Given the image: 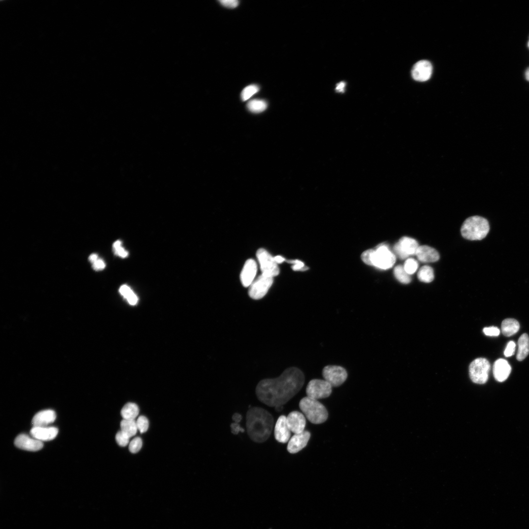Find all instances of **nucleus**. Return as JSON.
I'll use <instances>...</instances> for the list:
<instances>
[{
    "label": "nucleus",
    "instance_id": "f257e3e1",
    "mask_svg": "<svg viewBox=\"0 0 529 529\" xmlns=\"http://www.w3.org/2000/svg\"><path fill=\"white\" fill-rule=\"evenodd\" d=\"M304 382L303 372L297 367H291L277 378L261 380L255 392L258 400L267 406H283L300 390Z\"/></svg>",
    "mask_w": 529,
    "mask_h": 529
},
{
    "label": "nucleus",
    "instance_id": "f03ea898",
    "mask_svg": "<svg viewBox=\"0 0 529 529\" xmlns=\"http://www.w3.org/2000/svg\"><path fill=\"white\" fill-rule=\"evenodd\" d=\"M274 427L272 415L258 407L249 408L246 414V427L249 438L256 443H263L270 437Z\"/></svg>",
    "mask_w": 529,
    "mask_h": 529
},
{
    "label": "nucleus",
    "instance_id": "7ed1b4c3",
    "mask_svg": "<svg viewBox=\"0 0 529 529\" xmlns=\"http://www.w3.org/2000/svg\"><path fill=\"white\" fill-rule=\"evenodd\" d=\"M489 231L488 221L485 218L476 216L467 218L461 228V233L465 239L475 240L484 238Z\"/></svg>",
    "mask_w": 529,
    "mask_h": 529
},
{
    "label": "nucleus",
    "instance_id": "20e7f679",
    "mask_svg": "<svg viewBox=\"0 0 529 529\" xmlns=\"http://www.w3.org/2000/svg\"><path fill=\"white\" fill-rule=\"evenodd\" d=\"M299 406L306 418L313 424L322 423L328 418L326 408L317 400L306 396L300 400Z\"/></svg>",
    "mask_w": 529,
    "mask_h": 529
},
{
    "label": "nucleus",
    "instance_id": "39448f33",
    "mask_svg": "<svg viewBox=\"0 0 529 529\" xmlns=\"http://www.w3.org/2000/svg\"><path fill=\"white\" fill-rule=\"evenodd\" d=\"M372 265L379 268L387 269L394 264L396 258L388 247L385 244L380 245L373 250L371 258Z\"/></svg>",
    "mask_w": 529,
    "mask_h": 529
},
{
    "label": "nucleus",
    "instance_id": "423d86ee",
    "mask_svg": "<svg viewBox=\"0 0 529 529\" xmlns=\"http://www.w3.org/2000/svg\"><path fill=\"white\" fill-rule=\"evenodd\" d=\"M490 364L488 361L483 358L474 360L469 367V376L472 381L476 384H483L488 379Z\"/></svg>",
    "mask_w": 529,
    "mask_h": 529
},
{
    "label": "nucleus",
    "instance_id": "0eeeda50",
    "mask_svg": "<svg viewBox=\"0 0 529 529\" xmlns=\"http://www.w3.org/2000/svg\"><path fill=\"white\" fill-rule=\"evenodd\" d=\"M256 256L263 274L273 278L279 274L278 264L275 262L274 257L267 250L260 248L257 251Z\"/></svg>",
    "mask_w": 529,
    "mask_h": 529
},
{
    "label": "nucleus",
    "instance_id": "6e6552de",
    "mask_svg": "<svg viewBox=\"0 0 529 529\" xmlns=\"http://www.w3.org/2000/svg\"><path fill=\"white\" fill-rule=\"evenodd\" d=\"M332 391V386L328 382L316 379L309 382L306 390L307 396L315 400L329 397Z\"/></svg>",
    "mask_w": 529,
    "mask_h": 529
},
{
    "label": "nucleus",
    "instance_id": "1a4fd4ad",
    "mask_svg": "<svg viewBox=\"0 0 529 529\" xmlns=\"http://www.w3.org/2000/svg\"><path fill=\"white\" fill-rule=\"evenodd\" d=\"M273 282V277L262 274L249 287V296L255 300L263 298L272 286Z\"/></svg>",
    "mask_w": 529,
    "mask_h": 529
},
{
    "label": "nucleus",
    "instance_id": "9d476101",
    "mask_svg": "<svg viewBox=\"0 0 529 529\" xmlns=\"http://www.w3.org/2000/svg\"><path fill=\"white\" fill-rule=\"evenodd\" d=\"M322 375L325 381L332 387L341 385L347 379L348 374L346 369L342 366L328 365L322 370Z\"/></svg>",
    "mask_w": 529,
    "mask_h": 529
},
{
    "label": "nucleus",
    "instance_id": "9b49d317",
    "mask_svg": "<svg viewBox=\"0 0 529 529\" xmlns=\"http://www.w3.org/2000/svg\"><path fill=\"white\" fill-rule=\"evenodd\" d=\"M418 247V243L415 240L403 237L394 245V250L399 258L405 259L409 255H415Z\"/></svg>",
    "mask_w": 529,
    "mask_h": 529
},
{
    "label": "nucleus",
    "instance_id": "f8f14e48",
    "mask_svg": "<svg viewBox=\"0 0 529 529\" xmlns=\"http://www.w3.org/2000/svg\"><path fill=\"white\" fill-rule=\"evenodd\" d=\"M433 67L431 63L427 60H421L416 63L411 70L413 78L418 81L424 82L431 76Z\"/></svg>",
    "mask_w": 529,
    "mask_h": 529
},
{
    "label": "nucleus",
    "instance_id": "ddd939ff",
    "mask_svg": "<svg viewBox=\"0 0 529 529\" xmlns=\"http://www.w3.org/2000/svg\"><path fill=\"white\" fill-rule=\"evenodd\" d=\"M274 434L275 439L280 443H286L289 441L291 431L287 424V416L282 415L278 417L275 424Z\"/></svg>",
    "mask_w": 529,
    "mask_h": 529
},
{
    "label": "nucleus",
    "instance_id": "4468645a",
    "mask_svg": "<svg viewBox=\"0 0 529 529\" xmlns=\"http://www.w3.org/2000/svg\"><path fill=\"white\" fill-rule=\"evenodd\" d=\"M311 434L308 431L295 433L290 437L287 445V450L291 454L299 452L306 446L310 439Z\"/></svg>",
    "mask_w": 529,
    "mask_h": 529
},
{
    "label": "nucleus",
    "instance_id": "2eb2a0df",
    "mask_svg": "<svg viewBox=\"0 0 529 529\" xmlns=\"http://www.w3.org/2000/svg\"><path fill=\"white\" fill-rule=\"evenodd\" d=\"M14 444L18 448L29 451H37L43 447V442L25 434L18 435L15 439Z\"/></svg>",
    "mask_w": 529,
    "mask_h": 529
},
{
    "label": "nucleus",
    "instance_id": "dca6fc26",
    "mask_svg": "<svg viewBox=\"0 0 529 529\" xmlns=\"http://www.w3.org/2000/svg\"><path fill=\"white\" fill-rule=\"evenodd\" d=\"M287 422L291 432L294 434L305 431L306 418L304 414L299 411L290 412L287 416Z\"/></svg>",
    "mask_w": 529,
    "mask_h": 529
},
{
    "label": "nucleus",
    "instance_id": "f3484780",
    "mask_svg": "<svg viewBox=\"0 0 529 529\" xmlns=\"http://www.w3.org/2000/svg\"><path fill=\"white\" fill-rule=\"evenodd\" d=\"M257 271L256 262L252 259L247 260L243 267L240 275V279L244 287H249L256 276Z\"/></svg>",
    "mask_w": 529,
    "mask_h": 529
},
{
    "label": "nucleus",
    "instance_id": "a211bd4d",
    "mask_svg": "<svg viewBox=\"0 0 529 529\" xmlns=\"http://www.w3.org/2000/svg\"><path fill=\"white\" fill-rule=\"evenodd\" d=\"M58 433L57 428L53 427H33L30 430L31 435L34 438L43 441L53 439Z\"/></svg>",
    "mask_w": 529,
    "mask_h": 529
},
{
    "label": "nucleus",
    "instance_id": "6ab92c4d",
    "mask_svg": "<svg viewBox=\"0 0 529 529\" xmlns=\"http://www.w3.org/2000/svg\"><path fill=\"white\" fill-rule=\"evenodd\" d=\"M511 370V368L507 361L503 359H499L495 361L493 365V375L495 379L498 382H502L507 379Z\"/></svg>",
    "mask_w": 529,
    "mask_h": 529
},
{
    "label": "nucleus",
    "instance_id": "aec40b11",
    "mask_svg": "<svg viewBox=\"0 0 529 529\" xmlns=\"http://www.w3.org/2000/svg\"><path fill=\"white\" fill-rule=\"evenodd\" d=\"M56 413L51 409H46L37 413L33 417V427H45L53 423L56 419Z\"/></svg>",
    "mask_w": 529,
    "mask_h": 529
},
{
    "label": "nucleus",
    "instance_id": "412c9836",
    "mask_svg": "<svg viewBox=\"0 0 529 529\" xmlns=\"http://www.w3.org/2000/svg\"><path fill=\"white\" fill-rule=\"evenodd\" d=\"M415 255L420 261L424 263L434 262L439 259L438 252L427 245L419 246Z\"/></svg>",
    "mask_w": 529,
    "mask_h": 529
},
{
    "label": "nucleus",
    "instance_id": "4be33fe9",
    "mask_svg": "<svg viewBox=\"0 0 529 529\" xmlns=\"http://www.w3.org/2000/svg\"><path fill=\"white\" fill-rule=\"evenodd\" d=\"M518 345L516 358L518 361H522L529 354V337L527 334L524 333L520 336L518 341Z\"/></svg>",
    "mask_w": 529,
    "mask_h": 529
},
{
    "label": "nucleus",
    "instance_id": "5701e85b",
    "mask_svg": "<svg viewBox=\"0 0 529 529\" xmlns=\"http://www.w3.org/2000/svg\"><path fill=\"white\" fill-rule=\"evenodd\" d=\"M519 328V322L513 318L505 319L503 321L501 325L502 332L506 337H510L516 334Z\"/></svg>",
    "mask_w": 529,
    "mask_h": 529
},
{
    "label": "nucleus",
    "instance_id": "b1692460",
    "mask_svg": "<svg viewBox=\"0 0 529 529\" xmlns=\"http://www.w3.org/2000/svg\"><path fill=\"white\" fill-rule=\"evenodd\" d=\"M139 409L137 405L133 403L126 404L121 410L123 419L134 420L139 414Z\"/></svg>",
    "mask_w": 529,
    "mask_h": 529
},
{
    "label": "nucleus",
    "instance_id": "393cba45",
    "mask_svg": "<svg viewBox=\"0 0 529 529\" xmlns=\"http://www.w3.org/2000/svg\"><path fill=\"white\" fill-rule=\"evenodd\" d=\"M121 431L128 437L135 435L137 431L136 422L134 420L123 419L120 422Z\"/></svg>",
    "mask_w": 529,
    "mask_h": 529
},
{
    "label": "nucleus",
    "instance_id": "a878e982",
    "mask_svg": "<svg viewBox=\"0 0 529 529\" xmlns=\"http://www.w3.org/2000/svg\"><path fill=\"white\" fill-rule=\"evenodd\" d=\"M418 279L423 282L430 283L434 279L433 269L429 265L421 267L417 274Z\"/></svg>",
    "mask_w": 529,
    "mask_h": 529
},
{
    "label": "nucleus",
    "instance_id": "bb28decb",
    "mask_svg": "<svg viewBox=\"0 0 529 529\" xmlns=\"http://www.w3.org/2000/svg\"><path fill=\"white\" fill-rule=\"evenodd\" d=\"M247 108L252 113H259L263 112L266 109L267 103L264 100L252 99L247 104Z\"/></svg>",
    "mask_w": 529,
    "mask_h": 529
},
{
    "label": "nucleus",
    "instance_id": "cd10ccee",
    "mask_svg": "<svg viewBox=\"0 0 529 529\" xmlns=\"http://www.w3.org/2000/svg\"><path fill=\"white\" fill-rule=\"evenodd\" d=\"M394 274L396 278L403 284H407L411 281L409 275L406 271L404 266L401 265L395 266L394 269Z\"/></svg>",
    "mask_w": 529,
    "mask_h": 529
},
{
    "label": "nucleus",
    "instance_id": "c85d7f7f",
    "mask_svg": "<svg viewBox=\"0 0 529 529\" xmlns=\"http://www.w3.org/2000/svg\"><path fill=\"white\" fill-rule=\"evenodd\" d=\"M119 290L121 294L126 298L131 305H134L136 304L138 298L129 287L126 285H123L120 287Z\"/></svg>",
    "mask_w": 529,
    "mask_h": 529
},
{
    "label": "nucleus",
    "instance_id": "c756f323",
    "mask_svg": "<svg viewBox=\"0 0 529 529\" xmlns=\"http://www.w3.org/2000/svg\"><path fill=\"white\" fill-rule=\"evenodd\" d=\"M259 91V87L256 85H250L245 87L241 93L242 101H246Z\"/></svg>",
    "mask_w": 529,
    "mask_h": 529
},
{
    "label": "nucleus",
    "instance_id": "7c9ffc66",
    "mask_svg": "<svg viewBox=\"0 0 529 529\" xmlns=\"http://www.w3.org/2000/svg\"><path fill=\"white\" fill-rule=\"evenodd\" d=\"M406 271L409 274H413L417 270L418 264L417 262L414 259H407L403 265Z\"/></svg>",
    "mask_w": 529,
    "mask_h": 529
},
{
    "label": "nucleus",
    "instance_id": "2f4dec72",
    "mask_svg": "<svg viewBox=\"0 0 529 529\" xmlns=\"http://www.w3.org/2000/svg\"><path fill=\"white\" fill-rule=\"evenodd\" d=\"M136 422L137 428L141 433H144L147 430L149 423L146 417L144 416H139Z\"/></svg>",
    "mask_w": 529,
    "mask_h": 529
},
{
    "label": "nucleus",
    "instance_id": "473e14b6",
    "mask_svg": "<svg viewBox=\"0 0 529 529\" xmlns=\"http://www.w3.org/2000/svg\"><path fill=\"white\" fill-rule=\"evenodd\" d=\"M142 446V440L139 437L133 439L129 443V450L132 453H136L140 451Z\"/></svg>",
    "mask_w": 529,
    "mask_h": 529
},
{
    "label": "nucleus",
    "instance_id": "72a5a7b5",
    "mask_svg": "<svg viewBox=\"0 0 529 529\" xmlns=\"http://www.w3.org/2000/svg\"><path fill=\"white\" fill-rule=\"evenodd\" d=\"M129 437L124 434L121 431L118 432L116 435V440L117 443L121 447L126 446L129 443Z\"/></svg>",
    "mask_w": 529,
    "mask_h": 529
},
{
    "label": "nucleus",
    "instance_id": "f704fd0d",
    "mask_svg": "<svg viewBox=\"0 0 529 529\" xmlns=\"http://www.w3.org/2000/svg\"><path fill=\"white\" fill-rule=\"evenodd\" d=\"M121 242L120 240H117L113 244V248L115 253L122 257L125 258L128 255V252L121 246Z\"/></svg>",
    "mask_w": 529,
    "mask_h": 529
},
{
    "label": "nucleus",
    "instance_id": "c9c22d12",
    "mask_svg": "<svg viewBox=\"0 0 529 529\" xmlns=\"http://www.w3.org/2000/svg\"><path fill=\"white\" fill-rule=\"evenodd\" d=\"M484 334L488 336H498L500 334V330L496 327H485L483 329Z\"/></svg>",
    "mask_w": 529,
    "mask_h": 529
},
{
    "label": "nucleus",
    "instance_id": "e433bc0d",
    "mask_svg": "<svg viewBox=\"0 0 529 529\" xmlns=\"http://www.w3.org/2000/svg\"><path fill=\"white\" fill-rule=\"evenodd\" d=\"M515 346L516 345L514 341H510L508 342L504 351L505 356L507 357L512 356L515 352Z\"/></svg>",
    "mask_w": 529,
    "mask_h": 529
},
{
    "label": "nucleus",
    "instance_id": "4c0bfd02",
    "mask_svg": "<svg viewBox=\"0 0 529 529\" xmlns=\"http://www.w3.org/2000/svg\"><path fill=\"white\" fill-rule=\"evenodd\" d=\"M223 6L231 8H234L239 5V1L237 0H220L218 1Z\"/></svg>",
    "mask_w": 529,
    "mask_h": 529
},
{
    "label": "nucleus",
    "instance_id": "58836bf2",
    "mask_svg": "<svg viewBox=\"0 0 529 529\" xmlns=\"http://www.w3.org/2000/svg\"><path fill=\"white\" fill-rule=\"evenodd\" d=\"M372 252L373 249H369L364 251L361 255L362 260L368 265H372L371 258Z\"/></svg>",
    "mask_w": 529,
    "mask_h": 529
},
{
    "label": "nucleus",
    "instance_id": "ea45409f",
    "mask_svg": "<svg viewBox=\"0 0 529 529\" xmlns=\"http://www.w3.org/2000/svg\"><path fill=\"white\" fill-rule=\"evenodd\" d=\"M288 262L293 264L291 268L293 270L298 271L304 269V263L298 260H289L288 261Z\"/></svg>",
    "mask_w": 529,
    "mask_h": 529
},
{
    "label": "nucleus",
    "instance_id": "a19ab883",
    "mask_svg": "<svg viewBox=\"0 0 529 529\" xmlns=\"http://www.w3.org/2000/svg\"><path fill=\"white\" fill-rule=\"evenodd\" d=\"M231 433L234 434H238L239 433H244L245 430L239 423L233 422L230 425Z\"/></svg>",
    "mask_w": 529,
    "mask_h": 529
},
{
    "label": "nucleus",
    "instance_id": "79ce46f5",
    "mask_svg": "<svg viewBox=\"0 0 529 529\" xmlns=\"http://www.w3.org/2000/svg\"><path fill=\"white\" fill-rule=\"evenodd\" d=\"M92 266L95 270H100L105 268V264L102 260L98 259L93 264Z\"/></svg>",
    "mask_w": 529,
    "mask_h": 529
},
{
    "label": "nucleus",
    "instance_id": "37998d69",
    "mask_svg": "<svg viewBox=\"0 0 529 529\" xmlns=\"http://www.w3.org/2000/svg\"><path fill=\"white\" fill-rule=\"evenodd\" d=\"M232 418L234 422L239 423L242 419V416L240 414L236 412L233 414Z\"/></svg>",
    "mask_w": 529,
    "mask_h": 529
},
{
    "label": "nucleus",
    "instance_id": "c03bdc74",
    "mask_svg": "<svg viewBox=\"0 0 529 529\" xmlns=\"http://www.w3.org/2000/svg\"><path fill=\"white\" fill-rule=\"evenodd\" d=\"M345 86V83L344 82H341L337 84L336 90L338 92L342 93L344 91V88Z\"/></svg>",
    "mask_w": 529,
    "mask_h": 529
},
{
    "label": "nucleus",
    "instance_id": "a18cd8bd",
    "mask_svg": "<svg viewBox=\"0 0 529 529\" xmlns=\"http://www.w3.org/2000/svg\"><path fill=\"white\" fill-rule=\"evenodd\" d=\"M274 259L277 264L282 263L286 260L284 257L280 255L274 257Z\"/></svg>",
    "mask_w": 529,
    "mask_h": 529
},
{
    "label": "nucleus",
    "instance_id": "49530a36",
    "mask_svg": "<svg viewBox=\"0 0 529 529\" xmlns=\"http://www.w3.org/2000/svg\"><path fill=\"white\" fill-rule=\"evenodd\" d=\"M98 259V256L96 254L91 255L89 257V261L93 264Z\"/></svg>",
    "mask_w": 529,
    "mask_h": 529
},
{
    "label": "nucleus",
    "instance_id": "de8ad7c7",
    "mask_svg": "<svg viewBox=\"0 0 529 529\" xmlns=\"http://www.w3.org/2000/svg\"><path fill=\"white\" fill-rule=\"evenodd\" d=\"M275 408V409L277 412H280L283 409V406H277Z\"/></svg>",
    "mask_w": 529,
    "mask_h": 529
},
{
    "label": "nucleus",
    "instance_id": "09e8293b",
    "mask_svg": "<svg viewBox=\"0 0 529 529\" xmlns=\"http://www.w3.org/2000/svg\"><path fill=\"white\" fill-rule=\"evenodd\" d=\"M526 78L527 80L529 81V68L527 70L525 73Z\"/></svg>",
    "mask_w": 529,
    "mask_h": 529
},
{
    "label": "nucleus",
    "instance_id": "8fccbe9b",
    "mask_svg": "<svg viewBox=\"0 0 529 529\" xmlns=\"http://www.w3.org/2000/svg\"><path fill=\"white\" fill-rule=\"evenodd\" d=\"M528 47H529V42H528Z\"/></svg>",
    "mask_w": 529,
    "mask_h": 529
}]
</instances>
